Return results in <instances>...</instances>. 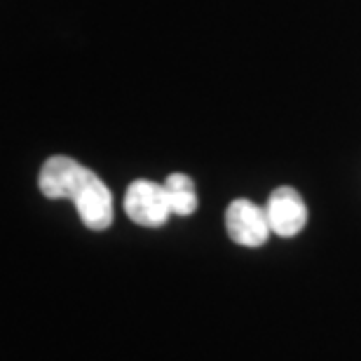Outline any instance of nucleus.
Masks as SVG:
<instances>
[{
	"instance_id": "obj_5",
	"label": "nucleus",
	"mask_w": 361,
	"mask_h": 361,
	"mask_svg": "<svg viewBox=\"0 0 361 361\" xmlns=\"http://www.w3.org/2000/svg\"><path fill=\"white\" fill-rule=\"evenodd\" d=\"M164 188L171 200V212L174 216H190L197 209V192H195V180L188 174H169L164 178Z\"/></svg>"
},
{
	"instance_id": "obj_3",
	"label": "nucleus",
	"mask_w": 361,
	"mask_h": 361,
	"mask_svg": "<svg viewBox=\"0 0 361 361\" xmlns=\"http://www.w3.org/2000/svg\"><path fill=\"white\" fill-rule=\"evenodd\" d=\"M226 230L228 237L240 247H263L272 233L270 219L265 207H258L251 200L230 202L226 212Z\"/></svg>"
},
{
	"instance_id": "obj_4",
	"label": "nucleus",
	"mask_w": 361,
	"mask_h": 361,
	"mask_svg": "<svg viewBox=\"0 0 361 361\" xmlns=\"http://www.w3.org/2000/svg\"><path fill=\"white\" fill-rule=\"evenodd\" d=\"M265 212H268L272 233L279 237H295L307 223L305 202L291 185H279L277 190H272Z\"/></svg>"
},
{
	"instance_id": "obj_2",
	"label": "nucleus",
	"mask_w": 361,
	"mask_h": 361,
	"mask_svg": "<svg viewBox=\"0 0 361 361\" xmlns=\"http://www.w3.org/2000/svg\"><path fill=\"white\" fill-rule=\"evenodd\" d=\"M125 214L132 219L136 226L146 228H160L169 221L171 200L164 183H155V180H134L129 183L125 192Z\"/></svg>"
},
{
	"instance_id": "obj_1",
	"label": "nucleus",
	"mask_w": 361,
	"mask_h": 361,
	"mask_svg": "<svg viewBox=\"0 0 361 361\" xmlns=\"http://www.w3.org/2000/svg\"><path fill=\"white\" fill-rule=\"evenodd\" d=\"M38 188L47 200H71L90 230H106L113 223V195L92 169L66 155L45 160Z\"/></svg>"
}]
</instances>
